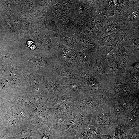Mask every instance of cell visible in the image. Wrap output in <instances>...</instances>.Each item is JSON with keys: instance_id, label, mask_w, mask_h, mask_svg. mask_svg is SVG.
<instances>
[{"instance_id": "6da1fadb", "label": "cell", "mask_w": 139, "mask_h": 139, "mask_svg": "<svg viewBox=\"0 0 139 139\" xmlns=\"http://www.w3.org/2000/svg\"><path fill=\"white\" fill-rule=\"evenodd\" d=\"M138 103V99L133 97H120L107 101V105L111 116L118 125L123 117L129 113Z\"/></svg>"}, {"instance_id": "7a4b0ae2", "label": "cell", "mask_w": 139, "mask_h": 139, "mask_svg": "<svg viewBox=\"0 0 139 139\" xmlns=\"http://www.w3.org/2000/svg\"><path fill=\"white\" fill-rule=\"evenodd\" d=\"M86 123L103 130L109 128L114 131L115 128L119 127L112 118L107 105L93 112L88 113Z\"/></svg>"}, {"instance_id": "3957f363", "label": "cell", "mask_w": 139, "mask_h": 139, "mask_svg": "<svg viewBox=\"0 0 139 139\" xmlns=\"http://www.w3.org/2000/svg\"><path fill=\"white\" fill-rule=\"evenodd\" d=\"M72 98L79 107L84 108L88 113L93 112L107 105V100L97 93H82Z\"/></svg>"}, {"instance_id": "277c9868", "label": "cell", "mask_w": 139, "mask_h": 139, "mask_svg": "<svg viewBox=\"0 0 139 139\" xmlns=\"http://www.w3.org/2000/svg\"><path fill=\"white\" fill-rule=\"evenodd\" d=\"M42 87L43 93L47 95H53L68 90L61 77L52 72L47 74Z\"/></svg>"}, {"instance_id": "5b68a950", "label": "cell", "mask_w": 139, "mask_h": 139, "mask_svg": "<svg viewBox=\"0 0 139 139\" xmlns=\"http://www.w3.org/2000/svg\"><path fill=\"white\" fill-rule=\"evenodd\" d=\"M125 27L120 18L114 15L107 17L106 23L95 34L99 38L102 37L116 32Z\"/></svg>"}, {"instance_id": "8992f818", "label": "cell", "mask_w": 139, "mask_h": 139, "mask_svg": "<svg viewBox=\"0 0 139 139\" xmlns=\"http://www.w3.org/2000/svg\"><path fill=\"white\" fill-rule=\"evenodd\" d=\"M11 134L17 139H32L44 133L40 132L30 121Z\"/></svg>"}, {"instance_id": "52a82bcc", "label": "cell", "mask_w": 139, "mask_h": 139, "mask_svg": "<svg viewBox=\"0 0 139 139\" xmlns=\"http://www.w3.org/2000/svg\"><path fill=\"white\" fill-rule=\"evenodd\" d=\"M139 1L134 0L130 10L120 19L124 25L132 29L139 27Z\"/></svg>"}, {"instance_id": "ba28073f", "label": "cell", "mask_w": 139, "mask_h": 139, "mask_svg": "<svg viewBox=\"0 0 139 139\" xmlns=\"http://www.w3.org/2000/svg\"><path fill=\"white\" fill-rule=\"evenodd\" d=\"M88 113L83 108L74 110L66 119L60 129L61 133L67 130L74 124L79 122L86 123Z\"/></svg>"}, {"instance_id": "9c48e42d", "label": "cell", "mask_w": 139, "mask_h": 139, "mask_svg": "<svg viewBox=\"0 0 139 139\" xmlns=\"http://www.w3.org/2000/svg\"><path fill=\"white\" fill-rule=\"evenodd\" d=\"M119 127L127 130L139 127V105L137 103L132 110L125 116L118 124Z\"/></svg>"}, {"instance_id": "30bf717a", "label": "cell", "mask_w": 139, "mask_h": 139, "mask_svg": "<svg viewBox=\"0 0 139 139\" xmlns=\"http://www.w3.org/2000/svg\"><path fill=\"white\" fill-rule=\"evenodd\" d=\"M62 49L58 58L56 59L57 63L78 69L79 66L75 53L67 48H63Z\"/></svg>"}, {"instance_id": "8fae6325", "label": "cell", "mask_w": 139, "mask_h": 139, "mask_svg": "<svg viewBox=\"0 0 139 139\" xmlns=\"http://www.w3.org/2000/svg\"><path fill=\"white\" fill-rule=\"evenodd\" d=\"M51 71L60 77L82 80L80 73L79 70L76 68L56 63Z\"/></svg>"}, {"instance_id": "7c38bea8", "label": "cell", "mask_w": 139, "mask_h": 139, "mask_svg": "<svg viewBox=\"0 0 139 139\" xmlns=\"http://www.w3.org/2000/svg\"><path fill=\"white\" fill-rule=\"evenodd\" d=\"M54 112V108H48L41 115L31 120V122L42 132L49 130L50 124Z\"/></svg>"}, {"instance_id": "4fadbf2b", "label": "cell", "mask_w": 139, "mask_h": 139, "mask_svg": "<svg viewBox=\"0 0 139 139\" xmlns=\"http://www.w3.org/2000/svg\"><path fill=\"white\" fill-rule=\"evenodd\" d=\"M71 112H61L56 113L54 112L48 127L49 134L53 136L62 133L60 129L65 121Z\"/></svg>"}, {"instance_id": "5bb4252c", "label": "cell", "mask_w": 139, "mask_h": 139, "mask_svg": "<svg viewBox=\"0 0 139 139\" xmlns=\"http://www.w3.org/2000/svg\"><path fill=\"white\" fill-rule=\"evenodd\" d=\"M72 96L67 90L64 92L53 95H47L44 103L48 108L59 107Z\"/></svg>"}, {"instance_id": "9a60e30c", "label": "cell", "mask_w": 139, "mask_h": 139, "mask_svg": "<svg viewBox=\"0 0 139 139\" xmlns=\"http://www.w3.org/2000/svg\"><path fill=\"white\" fill-rule=\"evenodd\" d=\"M64 82L69 92L72 97L83 92V87L81 80L61 77Z\"/></svg>"}, {"instance_id": "2e32d148", "label": "cell", "mask_w": 139, "mask_h": 139, "mask_svg": "<svg viewBox=\"0 0 139 139\" xmlns=\"http://www.w3.org/2000/svg\"><path fill=\"white\" fill-rule=\"evenodd\" d=\"M80 108L72 97L59 107L54 108V112L56 113L61 112H70Z\"/></svg>"}, {"instance_id": "e0dca14e", "label": "cell", "mask_w": 139, "mask_h": 139, "mask_svg": "<svg viewBox=\"0 0 139 139\" xmlns=\"http://www.w3.org/2000/svg\"><path fill=\"white\" fill-rule=\"evenodd\" d=\"M100 10L102 14L107 17L115 15V7L113 0H103Z\"/></svg>"}, {"instance_id": "ac0fdd59", "label": "cell", "mask_w": 139, "mask_h": 139, "mask_svg": "<svg viewBox=\"0 0 139 139\" xmlns=\"http://www.w3.org/2000/svg\"><path fill=\"white\" fill-rule=\"evenodd\" d=\"M100 8H95V14L94 16L95 32L98 31L103 27L107 20V17L102 14Z\"/></svg>"}, {"instance_id": "d6986e66", "label": "cell", "mask_w": 139, "mask_h": 139, "mask_svg": "<svg viewBox=\"0 0 139 139\" xmlns=\"http://www.w3.org/2000/svg\"><path fill=\"white\" fill-rule=\"evenodd\" d=\"M6 121L7 124L8 131L10 133L14 132L24 124L17 120L9 114L7 115Z\"/></svg>"}, {"instance_id": "ffe728a7", "label": "cell", "mask_w": 139, "mask_h": 139, "mask_svg": "<svg viewBox=\"0 0 139 139\" xmlns=\"http://www.w3.org/2000/svg\"><path fill=\"white\" fill-rule=\"evenodd\" d=\"M86 134L89 139H100V132L103 130L100 128L86 124L85 126Z\"/></svg>"}, {"instance_id": "44dd1931", "label": "cell", "mask_w": 139, "mask_h": 139, "mask_svg": "<svg viewBox=\"0 0 139 139\" xmlns=\"http://www.w3.org/2000/svg\"><path fill=\"white\" fill-rule=\"evenodd\" d=\"M48 108L47 106L44 102L34 107L29 109L31 120L43 114Z\"/></svg>"}, {"instance_id": "7402d4cb", "label": "cell", "mask_w": 139, "mask_h": 139, "mask_svg": "<svg viewBox=\"0 0 139 139\" xmlns=\"http://www.w3.org/2000/svg\"><path fill=\"white\" fill-rule=\"evenodd\" d=\"M75 54L79 67L83 68L87 65L89 63V59L84 52L78 51Z\"/></svg>"}, {"instance_id": "603a6c76", "label": "cell", "mask_w": 139, "mask_h": 139, "mask_svg": "<svg viewBox=\"0 0 139 139\" xmlns=\"http://www.w3.org/2000/svg\"><path fill=\"white\" fill-rule=\"evenodd\" d=\"M125 139H139V127L134 128L127 130Z\"/></svg>"}, {"instance_id": "cb8c5ba5", "label": "cell", "mask_w": 139, "mask_h": 139, "mask_svg": "<svg viewBox=\"0 0 139 139\" xmlns=\"http://www.w3.org/2000/svg\"><path fill=\"white\" fill-rule=\"evenodd\" d=\"M115 95H127L129 92L128 89L124 86H119L115 87L112 91Z\"/></svg>"}, {"instance_id": "d4e9b609", "label": "cell", "mask_w": 139, "mask_h": 139, "mask_svg": "<svg viewBox=\"0 0 139 139\" xmlns=\"http://www.w3.org/2000/svg\"><path fill=\"white\" fill-rule=\"evenodd\" d=\"M119 128H115L114 130L115 135L114 137L115 139H125L126 136V133H125L124 130L125 128L122 129V127Z\"/></svg>"}, {"instance_id": "484cf974", "label": "cell", "mask_w": 139, "mask_h": 139, "mask_svg": "<svg viewBox=\"0 0 139 139\" xmlns=\"http://www.w3.org/2000/svg\"><path fill=\"white\" fill-rule=\"evenodd\" d=\"M91 66L95 70L100 73H102L104 71V69L102 65L98 62H95L91 63Z\"/></svg>"}, {"instance_id": "4316f807", "label": "cell", "mask_w": 139, "mask_h": 139, "mask_svg": "<svg viewBox=\"0 0 139 139\" xmlns=\"http://www.w3.org/2000/svg\"><path fill=\"white\" fill-rule=\"evenodd\" d=\"M64 44L68 46L71 47H73L75 45L73 40L69 37L65 38L64 41Z\"/></svg>"}, {"instance_id": "83f0119b", "label": "cell", "mask_w": 139, "mask_h": 139, "mask_svg": "<svg viewBox=\"0 0 139 139\" xmlns=\"http://www.w3.org/2000/svg\"><path fill=\"white\" fill-rule=\"evenodd\" d=\"M130 78L133 82L137 83L139 82V75L135 72H132L131 74Z\"/></svg>"}, {"instance_id": "f1b7e54d", "label": "cell", "mask_w": 139, "mask_h": 139, "mask_svg": "<svg viewBox=\"0 0 139 139\" xmlns=\"http://www.w3.org/2000/svg\"><path fill=\"white\" fill-rule=\"evenodd\" d=\"M120 63L122 67L124 68L125 67L127 64V59L126 56L123 55L121 56L120 60Z\"/></svg>"}, {"instance_id": "f546056e", "label": "cell", "mask_w": 139, "mask_h": 139, "mask_svg": "<svg viewBox=\"0 0 139 139\" xmlns=\"http://www.w3.org/2000/svg\"><path fill=\"white\" fill-rule=\"evenodd\" d=\"M61 134L65 139H77L75 137L72 136L64 132L62 133Z\"/></svg>"}, {"instance_id": "4dcf8cb0", "label": "cell", "mask_w": 139, "mask_h": 139, "mask_svg": "<svg viewBox=\"0 0 139 139\" xmlns=\"http://www.w3.org/2000/svg\"><path fill=\"white\" fill-rule=\"evenodd\" d=\"M100 139H113L114 138L112 135L109 134H100Z\"/></svg>"}, {"instance_id": "1f68e13d", "label": "cell", "mask_w": 139, "mask_h": 139, "mask_svg": "<svg viewBox=\"0 0 139 139\" xmlns=\"http://www.w3.org/2000/svg\"><path fill=\"white\" fill-rule=\"evenodd\" d=\"M55 139H65L62 136L61 133L53 136Z\"/></svg>"}, {"instance_id": "d6a6232c", "label": "cell", "mask_w": 139, "mask_h": 139, "mask_svg": "<svg viewBox=\"0 0 139 139\" xmlns=\"http://www.w3.org/2000/svg\"><path fill=\"white\" fill-rule=\"evenodd\" d=\"M42 136H38L33 138L32 139H41Z\"/></svg>"}, {"instance_id": "836d02e7", "label": "cell", "mask_w": 139, "mask_h": 139, "mask_svg": "<svg viewBox=\"0 0 139 139\" xmlns=\"http://www.w3.org/2000/svg\"><path fill=\"white\" fill-rule=\"evenodd\" d=\"M135 67L137 69H139V63H136L135 64Z\"/></svg>"}, {"instance_id": "e575fe53", "label": "cell", "mask_w": 139, "mask_h": 139, "mask_svg": "<svg viewBox=\"0 0 139 139\" xmlns=\"http://www.w3.org/2000/svg\"><path fill=\"white\" fill-rule=\"evenodd\" d=\"M36 47L34 45H32L31 47V48L32 50H34L36 48Z\"/></svg>"}, {"instance_id": "d590c367", "label": "cell", "mask_w": 139, "mask_h": 139, "mask_svg": "<svg viewBox=\"0 0 139 139\" xmlns=\"http://www.w3.org/2000/svg\"><path fill=\"white\" fill-rule=\"evenodd\" d=\"M32 43V42L31 41H28V45H30Z\"/></svg>"}]
</instances>
